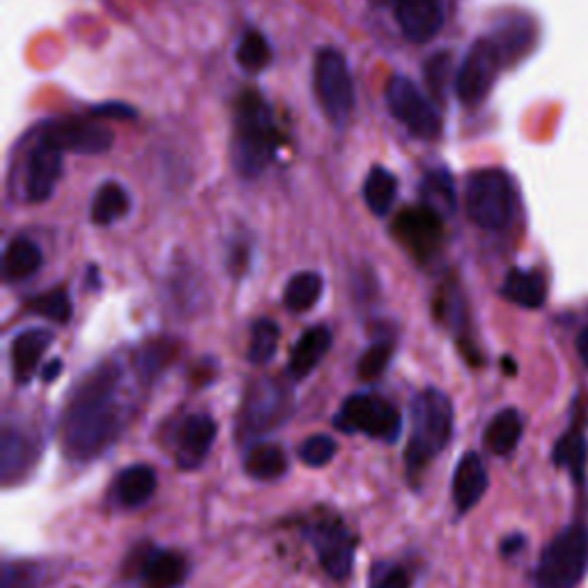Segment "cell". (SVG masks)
Returning a JSON list of instances; mask_svg holds the SVG:
<instances>
[{"label":"cell","instance_id":"30","mask_svg":"<svg viewBox=\"0 0 588 588\" xmlns=\"http://www.w3.org/2000/svg\"><path fill=\"white\" fill-rule=\"evenodd\" d=\"M278 340H280V329L278 324L269 317H260L251 326V343H249V361L255 365L269 363L278 350Z\"/></svg>","mask_w":588,"mask_h":588},{"label":"cell","instance_id":"24","mask_svg":"<svg viewBox=\"0 0 588 588\" xmlns=\"http://www.w3.org/2000/svg\"><path fill=\"white\" fill-rule=\"evenodd\" d=\"M41 267V251L28 237H14L5 249L3 272L8 280H24Z\"/></svg>","mask_w":588,"mask_h":588},{"label":"cell","instance_id":"1","mask_svg":"<svg viewBox=\"0 0 588 588\" xmlns=\"http://www.w3.org/2000/svg\"><path fill=\"white\" fill-rule=\"evenodd\" d=\"M122 386L124 368L116 359L99 363L74 386L60 421L64 457L88 463L116 444L127 423Z\"/></svg>","mask_w":588,"mask_h":588},{"label":"cell","instance_id":"31","mask_svg":"<svg viewBox=\"0 0 588 588\" xmlns=\"http://www.w3.org/2000/svg\"><path fill=\"white\" fill-rule=\"evenodd\" d=\"M272 47L263 33L249 31L237 47V62L242 64L247 72H263L272 64Z\"/></svg>","mask_w":588,"mask_h":588},{"label":"cell","instance_id":"41","mask_svg":"<svg viewBox=\"0 0 588 588\" xmlns=\"http://www.w3.org/2000/svg\"><path fill=\"white\" fill-rule=\"evenodd\" d=\"M60 370H62V363H60V359H56V361H51L47 368H45V380L47 382H53L58 375H60Z\"/></svg>","mask_w":588,"mask_h":588},{"label":"cell","instance_id":"10","mask_svg":"<svg viewBox=\"0 0 588 588\" xmlns=\"http://www.w3.org/2000/svg\"><path fill=\"white\" fill-rule=\"evenodd\" d=\"M307 536L326 575L343 581L352 573L357 542L352 531L343 525L340 517H315L311 525H307Z\"/></svg>","mask_w":588,"mask_h":588},{"label":"cell","instance_id":"18","mask_svg":"<svg viewBox=\"0 0 588 588\" xmlns=\"http://www.w3.org/2000/svg\"><path fill=\"white\" fill-rule=\"evenodd\" d=\"M488 490V471L478 453H467L453 473V501L460 513H469Z\"/></svg>","mask_w":588,"mask_h":588},{"label":"cell","instance_id":"38","mask_svg":"<svg viewBox=\"0 0 588 588\" xmlns=\"http://www.w3.org/2000/svg\"><path fill=\"white\" fill-rule=\"evenodd\" d=\"M448 53H437L434 56L428 64H425V79H428V85L430 91L434 95H442L444 93V81H446V72H448Z\"/></svg>","mask_w":588,"mask_h":588},{"label":"cell","instance_id":"26","mask_svg":"<svg viewBox=\"0 0 588 588\" xmlns=\"http://www.w3.org/2000/svg\"><path fill=\"white\" fill-rule=\"evenodd\" d=\"M396 195H398V180L394 178V172L382 166H375L368 172L363 184V199L370 212L377 216H386L396 203Z\"/></svg>","mask_w":588,"mask_h":588},{"label":"cell","instance_id":"8","mask_svg":"<svg viewBox=\"0 0 588 588\" xmlns=\"http://www.w3.org/2000/svg\"><path fill=\"white\" fill-rule=\"evenodd\" d=\"M336 428L347 434H368L373 440L396 442L403 430L400 411L375 394L350 396L336 417Z\"/></svg>","mask_w":588,"mask_h":588},{"label":"cell","instance_id":"19","mask_svg":"<svg viewBox=\"0 0 588 588\" xmlns=\"http://www.w3.org/2000/svg\"><path fill=\"white\" fill-rule=\"evenodd\" d=\"M53 334L49 329H26L14 336L12 340V373L19 384H26L37 370L41 357L49 350Z\"/></svg>","mask_w":588,"mask_h":588},{"label":"cell","instance_id":"3","mask_svg":"<svg viewBox=\"0 0 588 588\" xmlns=\"http://www.w3.org/2000/svg\"><path fill=\"white\" fill-rule=\"evenodd\" d=\"M453 405L440 388H425L411 405V432L405 451L409 478H417L451 442Z\"/></svg>","mask_w":588,"mask_h":588},{"label":"cell","instance_id":"7","mask_svg":"<svg viewBox=\"0 0 588 588\" xmlns=\"http://www.w3.org/2000/svg\"><path fill=\"white\" fill-rule=\"evenodd\" d=\"M315 97L324 116L336 124H345L352 116L357 93L347 60L336 49H322L315 58Z\"/></svg>","mask_w":588,"mask_h":588},{"label":"cell","instance_id":"12","mask_svg":"<svg viewBox=\"0 0 588 588\" xmlns=\"http://www.w3.org/2000/svg\"><path fill=\"white\" fill-rule=\"evenodd\" d=\"M394 235L419 263H425V260L437 253L442 244V216L437 209L425 203L421 207H409L396 219Z\"/></svg>","mask_w":588,"mask_h":588},{"label":"cell","instance_id":"36","mask_svg":"<svg viewBox=\"0 0 588 588\" xmlns=\"http://www.w3.org/2000/svg\"><path fill=\"white\" fill-rule=\"evenodd\" d=\"M45 568L39 563H5L3 588H39Z\"/></svg>","mask_w":588,"mask_h":588},{"label":"cell","instance_id":"29","mask_svg":"<svg viewBox=\"0 0 588 588\" xmlns=\"http://www.w3.org/2000/svg\"><path fill=\"white\" fill-rule=\"evenodd\" d=\"M320 295H322L320 274L299 272L288 280L286 292H283V301H286L288 311L303 313V311H311L315 307Z\"/></svg>","mask_w":588,"mask_h":588},{"label":"cell","instance_id":"4","mask_svg":"<svg viewBox=\"0 0 588 588\" xmlns=\"http://www.w3.org/2000/svg\"><path fill=\"white\" fill-rule=\"evenodd\" d=\"M469 219L485 230L506 228L513 219L515 193L504 170L481 168L469 176L465 189Z\"/></svg>","mask_w":588,"mask_h":588},{"label":"cell","instance_id":"27","mask_svg":"<svg viewBox=\"0 0 588 588\" xmlns=\"http://www.w3.org/2000/svg\"><path fill=\"white\" fill-rule=\"evenodd\" d=\"M521 437V419L515 409L499 411L485 430V446L494 455H508Z\"/></svg>","mask_w":588,"mask_h":588},{"label":"cell","instance_id":"17","mask_svg":"<svg viewBox=\"0 0 588 588\" xmlns=\"http://www.w3.org/2000/svg\"><path fill=\"white\" fill-rule=\"evenodd\" d=\"M216 440V423L207 413H193L189 417L180 432L176 446V463L182 471L199 469L209 455V448Z\"/></svg>","mask_w":588,"mask_h":588},{"label":"cell","instance_id":"28","mask_svg":"<svg viewBox=\"0 0 588 588\" xmlns=\"http://www.w3.org/2000/svg\"><path fill=\"white\" fill-rule=\"evenodd\" d=\"M129 212V195L118 182H106L97 189L91 216L97 226H111Z\"/></svg>","mask_w":588,"mask_h":588},{"label":"cell","instance_id":"2","mask_svg":"<svg viewBox=\"0 0 588 588\" xmlns=\"http://www.w3.org/2000/svg\"><path fill=\"white\" fill-rule=\"evenodd\" d=\"M276 152V127L267 101L255 91H247L237 101L232 161L239 176L257 178Z\"/></svg>","mask_w":588,"mask_h":588},{"label":"cell","instance_id":"5","mask_svg":"<svg viewBox=\"0 0 588 588\" xmlns=\"http://www.w3.org/2000/svg\"><path fill=\"white\" fill-rule=\"evenodd\" d=\"M588 571V529L573 525L561 531L542 552L536 584L538 588H575Z\"/></svg>","mask_w":588,"mask_h":588},{"label":"cell","instance_id":"40","mask_svg":"<svg viewBox=\"0 0 588 588\" xmlns=\"http://www.w3.org/2000/svg\"><path fill=\"white\" fill-rule=\"evenodd\" d=\"M577 350H579V357L581 361L588 365V326L579 334V340H577Z\"/></svg>","mask_w":588,"mask_h":588},{"label":"cell","instance_id":"11","mask_svg":"<svg viewBox=\"0 0 588 588\" xmlns=\"http://www.w3.org/2000/svg\"><path fill=\"white\" fill-rule=\"evenodd\" d=\"M504 53L499 51L492 37L476 39L473 47L467 51L460 70L455 79V93L465 106L481 104L496 81L499 70L504 68Z\"/></svg>","mask_w":588,"mask_h":588},{"label":"cell","instance_id":"15","mask_svg":"<svg viewBox=\"0 0 588 588\" xmlns=\"http://www.w3.org/2000/svg\"><path fill=\"white\" fill-rule=\"evenodd\" d=\"M62 176V149L39 136L26 159L24 193L28 203L49 201Z\"/></svg>","mask_w":588,"mask_h":588},{"label":"cell","instance_id":"42","mask_svg":"<svg viewBox=\"0 0 588 588\" xmlns=\"http://www.w3.org/2000/svg\"><path fill=\"white\" fill-rule=\"evenodd\" d=\"M517 548H521V538H508V540H504V554H511Z\"/></svg>","mask_w":588,"mask_h":588},{"label":"cell","instance_id":"25","mask_svg":"<svg viewBox=\"0 0 588 588\" xmlns=\"http://www.w3.org/2000/svg\"><path fill=\"white\" fill-rule=\"evenodd\" d=\"M244 469L255 481H276L288 471V457L278 444H255L244 457Z\"/></svg>","mask_w":588,"mask_h":588},{"label":"cell","instance_id":"22","mask_svg":"<svg viewBox=\"0 0 588 588\" xmlns=\"http://www.w3.org/2000/svg\"><path fill=\"white\" fill-rule=\"evenodd\" d=\"M155 490H157V473L147 465H134L122 469L113 483L116 499L127 508L143 506L145 501H149L152 494H155Z\"/></svg>","mask_w":588,"mask_h":588},{"label":"cell","instance_id":"14","mask_svg":"<svg viewBox=\"0 0 588 588\" xmlns=\"http://www.w3.org/2000/svg\"><path fill=\"white\" fill-rule=\"evenodd\" d=\"M39 136H45L62 152H74V155H101V152L111 149L116 141L111 129L83 118L58 120L49 124Z\"/></svg>","mask_w":588,"mask_h":588},{"label":"cell","instance_id":"39","mask_svg":"<svg viewBox=\"0 0 588 588\" xmlns=\"http://www.w3.org/2000/svg\"><path fill=\"white\" fill-rule=\"evenodd\" d=\"M409 586L411 579L405 568H400V565H384L380 575H375L373 586L370 588H409Z\"/></svg>","mask_w":588,"mask_h":588},{"label":"cell","instance_id":"43","mask_svg":"<svg viewBox=\"0 0 588 588\" xmlns=\"http://www.w3.org/2000/svg\"><path fill=\"white\" fill-rule=\"evenodd\" d=\"M370 3L377 5V8H384V5H394L396 0H370Z\"/></svg>","mask_w":588,"mask_h":588},{"label":"cell","instance_id":"37","mask_svg":"<svg viewBox=\"0 0 588 588\" xmlns=\"http://www.w3.org/2000/svg\"><path fill=\"white\" fill-rule=\"evenodd\" d=\"M423 187H425V205L437 209L442 201L446 207H453V189H451V180L444 176V172H430Z\"/></svg>","mask_w":588,"mask_h":588},{"label":"cell","instance_id":"21","mask_svg":"<svg viewBox=\"0 0 588 588\" xmlns=\"http://www.w3.org/2000/svg\"><path fill=\"white\" fill-rule=\"evenodd\" d=\"M332 347V332L326 326H313L307 334H303L290 352L288 361V373L295 380H303L311 370L317 368V363L324 359V355L329 352Z\"/></svg>","mask_w":588,"mask_h":588},{"label":"cell","instance_id":"32","mask_svg":"<svg viewBox=\"0 0 588 588\" xmlns=\"http://www.w3.org/2000/svg\"><path fill=\"white\" fill-rule=\"evenodd\" d=\"M26 309L31 313H37L41 317H47L51 322H60V324H64L72 317V301H70L68 290H62V288L31 297L26 301Z\"/></svg>","mask_w":588,"mask_h":588},{"label":"cell","instance_id":"6","mask_svg":"<svg viewBox=\"0 0 588 588\" xmlns=\"http://www.w3.org/2000/svg\"><path fill=\"white\" fill-rule=\"evenodd\" d=\"M295 411L292 391L276 380H257L253 382L244 403L239 407V432L242 437H257L269 430L286 423Z\"/></svg>","mask_w":588,"mask_h":588},{"label":"cell","instance_id":"33","mask_svg":"<svg viewBox=\"0 0 588 588\" xmlns=\"http://www.w3.org/2000/svg\"><path fill=\"white\" fill-rule=\"evenodd\" d=\"M554 463L571 469L575 478H584V467H586V442L579 432H571L556 444L554 451Z\"/></svg>","mask_w":588,"mask_h":588},{"label":"cell","instance_id":"35","mask_svg":"<svg viewBox=\"0 0 588 588\" xmlns=\"http://www.w3.org/2000/svg\"><path fill=\"white\" fill-rule=\"evenodd\" d=\"M336 451L338 444L332 434H315V437H309L299 446V457L301 463L309 467H324L334 460Z\"/></svg>","mask_w":588,"mask_h":588},{"label":"cell","instance_id":"23","mask_svg":"<svg viewBox=\"0 0 588 588\" xmlns=\"http://www.w3.org/2000/svg\"><path fill=\"white\" fill-rule=\"evenodd\" d=\"M501 295L517 303V307L538 309L544 303V297H548V288H544V280L540 274L513 269L504 280Z\"/></svg>","mask_w":588,"mask_h":588},{"label":"cell","instance_id":"13","mask_svg":"<svg viewBox=\"0 0 588 588\" xmlns=\"http://www.w3.org/2000/svg\"><path fill=\"white\" fill-rule=\"evenodd\" d=\"M129 568L143 588H180L187 581V559L172 550L145 544L129 559Z\"/></svg>","mask_w":588,"mask_h":588},{"label":"cell","instance_id":"20","mask_svg":"<svg viewBox=\"0 0 588 588\" xmlns=\"http://www.w3.org/2000/svg\"><path fill=\"white\" fill-rule=\"evenodd\" d=\"M37 457V446L21 430L5 428L3 444H0V469H3V483L10 485L24 476Z\"/></svg>","mask_w":588,"mask_h":588},{"label":"cell","instance_id":"9","mask_svg":"<svg viewBox=\"0 0 588 588\" xmlns=\"http://www.w3.org/2000/svg\"><path fill=\"white\" fill-rule=\"evenodd\" d=\"M386 104L398 122H403L409 134L423 141H434L442 134V120L434 106L423 97L417 83L407 76L394 74L386 83Z\"/></svg>","mask_w":588,"mask_h":588},{"label":"cell","instance_id":"34","mask_svg":"<svg viewBox=\"0 0 588 588\" xmlns=\"http://www.w3.org/2000/svg\"><path fill=\"white\" fill-rule=\"evenodd\" d=\"M391 355H394V347H391V343H386V340H380L373 347H368V350L359 359V365H357L359 377L363 382H375L386 370Z\"/></svg>","mask_w":588,"mask_h":588},{"label":"cell","instance_id":"16","mask_svg":"<svg viewBox=\"0 0 588 588\" xmlns=\"http://www.w3.org/2000/svg\"><path fill=\"white\" fill-rule=\"evenodd\" d=\"M396 24L409 41H430L444 28V10L440 0H396Z\"/></svg>","mask_w":588,"mask_h":588}]
</instances>
